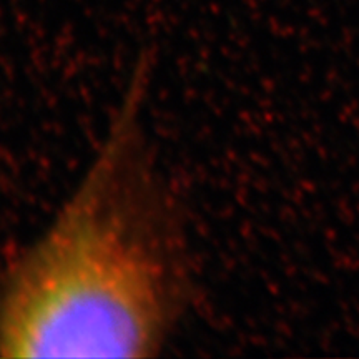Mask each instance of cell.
I'll return each mask as SVG.
<instances>
[{"instance_id": "6da1fadb", "label": "cell", "mask_w": 359, "mask_h": 359, "mask_svg": "<svg viewBox=\"0 0 359 359\" xmlns=\"http://www.w3.org/2000/svg\"><path fill=\"white\" fill-rule=\"evenodd\" d=\"M147 67L80 183L0 280V358H155L190 296L183 218L142 125Z\"/></svg>"}]
</instances>
